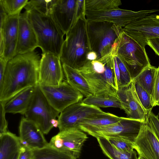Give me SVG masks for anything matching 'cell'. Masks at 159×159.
I'll return each instance as SVG.
<instances>
[{"label":"cell","instance_id":"f1b7e54d","mask_svg":"<svg viewBox=\"0 0 159 159\" xmlns=\"http://www.w3.org/2000/svg\"><path fill=\"white\" fill-rule=\"evenodd\" d=\"M120 0H85V10L103 11L119 8Z\"/></svg>","mask_w":159,"mask_h":159},{"label":"cell","instance_id":"83f0119b","mask_svg":"<svg viewBox=\"0 0 159 159\" xmlns=\"http://www.w3.org/2000/svg\"><path fill=\"white\" fill-rule=\"evenodd\" d=\"M157 70V68L150 65L133 80L138 83L148 93L151 99Z\"/></svg>","mask_w":159,"mask_h":159},{"label":"cell","instance_id":"44dd1931","mask_svg":"<svg viewBox=\"0 0 159 159\" xmlns=\"http://www.w3.org/2000/svg\"><path fill=\"white\" fill-rule=\"evenodd\" d=\"M35 86L29 87L19 92L6 103V113L24 115L32 99Z\"/></svg>","mask_w":159,"mask_h":159},{"label":"cell","instance_id":"52a82bcc","mask_svg":"<svg viewBox=\"0 0 159 159\" xmlns=\"http://www.w3.org/2000/svg\"><path fill=\"white\" fill-rule=\"evenodd\" d=\"M60 113L49 102L39 84L35 86L32 99L24 114L25 118L36 123L47 134L53 127H58L56 118Z\"/></svg>","mask_w":159,"mask_h":159},{"label":"cell","instance_id":"7c38bea8","mask_svg":"<svg viewBox=\"0 0 159 159\" xmlns=\"http://www.w3.org/2000/svg\"><path fill=\"white\" fill-rule=\"evenodd\" d=\"M103 112L99 107L86 104L83 101L70 105L62 111L58 118L59 132L78 128L84 120Z\"/></svg>","mask_w":159,"mask_h":159},{"label":"cell","instance_id":"e575fe53","mask_svg":"<svg viewBox=\"0 0 159 159\" xmlns=\"http://www.w3.org/2000/svg\"><path fill=\"white\" fill-rule=\"evenodd\" d=\"M146 124L152 130L159 141V120L152 111L149 113Z\"/></svg>","mask_w":159,"mask_h":159},{"label":"cell","instance_id":"74e56055","mask_svg":"<svg viewBox=\"0 0 159 159\" xmlns=\"http://www.w3.org/2000/svg\"><path fill=\"white\" fill-rule=\"evenodd\" d=\"M33 149L21 145L19 150L17 159H33Z\"/></svg>","mask_w":159,"mask_h":159},{"label":"cell","instance_id":"3957f363","mask_svg":"<svg viewBox=\"0 0 159 159\" xmlns=\"http://www.w3.org/2000/svg\"><path fill=\"white\" fill-rule=\"evenodd\" d=\"M85 13L81 16L66 34L60 56L62 64L76 69L88 61L87 55L91 51Z\"/></svg>","mask_w":159,"mask_h":159},{"label":"cell","instance_id":"484cf974","mask_svg":"<svg viewBox=\"0 0 159 159\" xmlns=\"http://www.w3.org/2000/svg\"><path fill=\"white\" fill-rule=\"evenodd\" d=\"M33 151V159H77L80 155L62 152L49 144L46 147Z\"/></svg>","mask_w":159,"mask_h":159},{"label":"cell","instance_id":"4fadbf2b","mask_svg":"<svg viewBox=\"0 0 159 159\" xmlns=\"http://www.w3.org/2000/svg\"><path fill=\"white\" fill-rule=\"evenodd\" d=\"M122 30L145 48L148 40L159 38V15H149L128 24Z\"/></svg>","mask_w":159,"mask_h":159},{"label":"cell","instance_id":"e0dca14e","mask_svg":"<svg viewBox=\"0 0 159 159\" xmlns=\"http://www.w3.org/2000/svg\"><path fill=\"white\" fill-rule=\"evenodd\" d=\"M119 97L123 110L128 118L146 123L150 112L141 103L136 93L133 81L128 86L119 88Z\"/></svg>","mask_w":159,"mask_h":159},{"label":"cell","instance_id":"ee69618b","mask_svg":"<svg viewBox=\"0 0 159 159\" xmlns=\"http://www.w3.org/2000/svg\"><path fill=\"white\" fill-rule=\"evenodd\" d=\"M157 118L159 120V111L158 112V113L157 115Z\"/></svg>","mask_w":159,"mask_h":159},{"label":"cell","instance_id":"5b68a950","mask_svg":"<svg viewBox=\"0 0 159 159\" xmlns=\"http://www.w3.org/2000/svg\"><path fill=\"white\" fill-rule=\"evenodd\" d=\"M87 25L90 48L97 53V60L111 53L123 28L105 21H88Z\"/></svg>","mask_w":159,"mask_h":159},{"label":"cell","instance_id":"4dcf8cb0","mask_svg":"<svg viewBox=\"0 0 159 159\" xmlns=\"http://www.w3.org/2000/svg\"><path fill=\"white\" fill-rule=\"evenodd\" d=\"M137 96L143 106L147 111H152L153 107L151 97L137 82L133 81Z\"/></svg>","mask_w":159,"mask_h":159},{"label":"cell","instance_id":"7bdbcfd3","mask_svg":"<svg viewBox=\"0 0 159 159\" xmlns=\"http://www.w3.org/2000/svg\"><path fill=\"white\" fill-rule=\"evenodd\" d=\"M138 159H143V158L141 157L140 156H139L138 158Z\"/></svg>","mask_w":159,"mask_h":159},{"label":"cell","instance_id":"d6a6232c","mask_svg":"<svg viewBox=\"0 0 159 159\" xmlns=\"http://www.w3.org/2000/svg\"><path fill=\"white\" fill-rule=\"evenodd\" d=\"M114 55L116 56L120 73V85L119 88L127 86L133 81L128 71L121 59L118 56Z\"/></svg>","mask_w":159,"mask_h":159},{"label":"cell","instance_id":"836d02e7","mask_svg":"<svg viewBox=\"0 0 159 159\" xmlns=\"http://www.w3.org/2000/svg\"><path fill=\"white\" fill-rule=\"evenodd\" d=\"M109 142L115 148L122 152L131 153L134 151V144L128 141L120 139L108 138Z\"/></svg>","mask_w":159,"mask_h":159},{"label":"cell","instance_id":"9a60e30c","mask_svg":"<svg viewBox=\"0 0 159 159\" xmlns=\"http://www.w3.org/2000/svg\"><path fill=\"white\" fill-rule=\"evenodd\" d=\"M88 138L84 132L75 128L59 132L51 139L48 144L62 152L80 155Z\"/></svg>","mask_w":159,"mask_h":159},{"label":"cell","instance_id":"ab89813d","mask_svg":"<svg viewBox=\"0 0 159 159\" xmlns=\"http://www.w3.org/2000/svg\"><path fill=\"white\" fill-rule=\"evenodd\" d=\"M8 61L0 57V85L2 83Z\"/></svg>","mask_w":159,"mask_h":159},{"label":"cell","instance_id":"f35d334b","mask_svg":"<svg viewBox=\"0 0 159 159\" xmlns=\"http://www.w3.org/2000/svg\"><path fill=\"white\" fill-rule=\"evenodd\" d=\"M147 44L154 51L155 53L159 56V38L148 40L147 41Z\"/></svg>","mask_w":159,"mask_h":159},{"label":"cell","instance_id":"ac0fdd59","mask_svg":"<svg viewBox=\"0 0 159 159\" xmlns=\"http://www.w3.org/2000/svg\"><path fill=\"white\" fill-rule=\"evenodd\" d=\"M19 133L21 145L33 150L41 149L48 145L39 127L25 117H22L21 119Z\"/></svg>","mask_w":159,"mask_h":159},{"label":"cell","instance_id":"30bf717a","mask_svg":"<svg viewBox=\"0 0 159 159\" xmlns=\"http://www.w3.org/2000/svg\"><path fill=\"white\" fill-rule=\"evenodd\" d=\"M159 9L143 10L135 11L119 8L103 11L85 10L88 21H107L123 28L128 24L143 18Z\"/></svg>","mask_w":159,"mask_h":159},{"label":"cell","instance_id":"277c9868","mask_svg":"<svg viewBox=\"0 0 159 159\" xmlns=\"http://www.w3.org/2000/svg\"><path fill=\"white\" fill-rule=\"evenodd\" d=\"M26 11L36 36L38 47L43 53H51L60 57L65 34L49 14L35 9Z\"/></svg>","mask_w":159,"mask_h":159},{"label":"cell","instance_id":"7402d4cb","mask_svg":"<svg viewBox=\"0 0 159 159\" xmlns=\"http://www.w3.org/2000/svg\"><path fill=\"white\" fill-rule=\"evenodd\" d=\"M62 66L66 81L71 86L84 97L93 95L87 81L77 69L64 64Z\"/></svg>","mask_w":159,"mask_h":159},{"label":"cell","instance_id":"f546056e","mask_svg":"<svg viewBox=\"0 0 159 159\" xmlns=\"http://www.w3.org/2000/svg\"><path fill=\"white\" fill-rule=\"evenodd\" d=\"M28 2V0H0V6L7 15H11L20 13Z\"/></svg>","mask_w":159,"mask_h":159},{"label":"cell","instance_id":"1f68e13d","mask_svg":"<svg viewBox=\"0 0 159 159\" xmlns=\"http://www.w3.org/2000/svg\"><path fill=\"white\" fill-rule=\"evenodd\" d=\"M51 0H34L29 1L24 7L26 11L35 9L45 14H49V7Z\"/></svg>","mask_w":159,"mask_h":159},{"label":"cell","instance_id":"603a6c76","mask_svg":"<svg viewBox=\"0 0 159 159\" xmlns=\"http://www.w3.org/2000/svg\"><path fill=\"white\" fill-rule=\"evenodd\" d=\"M21 146L19 137L8 131L0 134V159H12Z\"/></svg>","mask_w":159,"mask_h":159},{"label":"cell","instance_id":"d4e9b609","mask_svg":"<svg viewBox=\"0 0 159 159\" xmlns=\"http://www.w3.org/2000/svg\"><path fill=\"white\" fill-rule=\"evenodd\" d=\"M96 138L102 152L110 159H138L134 150L131 153L125 152L115 148L106 138L97 137Z\"/></svg>","mask_w":159,"mask_h":159},{"label":"cell","instance_id":"8fae6325","mask_svg":"<svg viewBox=\"0 0 159 159\" xmlns=\"http://www.w3.org/2000/svg\"><path fill=\"white\" fill-rule=\"evenodd\" d=\"M39 86L50 103L60 113L70 105L82 101L84 97L67 81L57 86Z\"/></svg>","mask_w":159,"mask_h":159},{"label":"cell","instance_id":"6da1fadb","mask_svg":"<svg viewBox=\"0 0 159 159\" xmlns=\"http://www.w3.org/2000/svg\"><path fill=\"white\" fill-rule=\"evenodd\" d=\"M41 58L34 50L17 54L7 61L0 85V101H7L23 89L39 84Z\"/></svg>","mask_w":159,"mask_h":159},{"label":"cell","instance_id":"7a4b0ae2","mask_svg":"<svg viewBox=\"0 0 159 159\" xmlns=\"http://www.w3.org/2000/svg\"><path fill=\"white\" fill-rule=\"evenodd\" d=\"M78 70L87 81L93 95L119 97L112 52L99 60L88 61Z\"/></svg>","mask_w":159,"mask_h":159},{"label":"cell","instance_id":"8992f818","mask_svg":"<svg viewBox=\"0 0 159 159\" xmlns=\"http://www.w3.org/2000/svg\"><path fill=\"white\" fill-rule=\"evenodd\" d=\"M112 52L121 59L132 81L145 68L151 65L145 48L123 30Z\"/></svg>","mask_w":159,"mask_h":159},{"label":"cell","instance_id":"d6986e66","mask_svg":"<svg viewBox=\"0 0 159 159\" xmlns=\"http://www.w3.org/2000/svg\"><path fill=\"white\" fill-rule=\"evenodd\" d=\"M38 47L36 36L28 18V12L20 13L18 17V30L16 55L34 50Z\"/></svg>","mask_w":159,"mask_h":159},{"label":"cell","instance_id":"5bb4252c","mask_svg":"<svg viewBox=\"0 0 159 159\" xmlns=\"http://www.w3.org/2000/svg\"><path fill=\"white\" fill-rule=\"evenodd\" d=\"M20 14L7 15L0 24V57L8 61L16 55Z\"/></svg>","mask_w":159,"mask_h":159},{"label":"cell","instance_id":"d590c367","mask_svg":"<svg viewBox=\"0 0 159 159\" xmlns=\"http://www.w3.org/2000/svg\"><path fill=\"white\" fill-rule=\"evenodd\" d=\"M151 100L153 107L159 106V66L157 68Z\"/></svg>","mask_w":159,"mask_h":159},{"label":"cell","instance_id":"8d00e7d4","mask_svg":"<svg viewBox=\"0 0 159 159\" xmlns=\"http://www.w3.org/2000/svg\"><path fill=\"white\" fill-rule=\"evenodd\" d=\"M7 101H0V134L8 131V123L5 118V106Z\"/></svg>","mask_w":159,"mask_h":159},{"label":"cell","instance_id":"2e32d148","mask_svg":"<svg viewBox=\"0 0 159 159\" xmlns=\"http://www.w3.org/2000/svg\"><path fill=\"white\" fill-rule=\"evenodd\" d=\"M59 57L51 53H43L39 66V84L56 86L63 78V70Z\"/></svg>","mask_w":159,"mask_h":159},{"label":"cell","instance_id":"4316f807","mask_svg":"<svg viewBox=\"0 0 159 159\" xmlns=\"http://www.w3.org/2000/svg\"><path fill=\"white\" fill-rule=\"evenodd\" d=\"M83 101L86 104L98 107H114L122 109L121 102L119 97L91 95L86 97Z\"/></svg>","mask_w":159,"mask_h":159},{"label":"cell","instance_id":"9c48e42d","mask_svg":"<svg viewBox=\"0 0 159 159\" xmlns=\"http://www.w3.org/2000/svg\"><path fill=\"white\" fill-rule=\"evenodd\" d=\"M144 123L138 120L121 117L116 123L93 128L85 133L96 138L120 139L134 144Z\"/></svg>","mask_w":159,"mask_h":159},{"label":"cell","instance_id":"ffe728a7","mask_svg":"<svg viewBox=\"0 0 159 159\" xmlns=\"http://www.w3.org/2000/svg\"><path fill=\"white\" fill-rule=\"evenodd\" d=\"M134 149L143 159H159V141L144 123L134 143Z\"/></svg>","mask_w":159,"mask_h":159},{"label":"cell","instance_id":"b9f144b4","mask_svg":"<svg viewBox=\"0 0 159 159\" xmlns=\"http://www.w3.org/2000/svg\"><path fill=\"white\" fill-rule=\"evenodd\" d=\"M19 152L17 153L15 156L13 157V158L12 159H17L18 155H19Z\"/></svg>","mask_w":159,"mask_h":159},{"label":"cell","instance_id":"ba28073f","mask_svg":"<svg viewBox=\"0 0 159 159\" xmlns=\"http://www.w3.org/2000/svg\"><path fill=\"white\" fill-rule=\"evenodd\" d=\"M49 14L66 34L78 19L85 13V0H52Z\"/></svg>","mask_w":159,"mask_h":159},{"label":"cell","instance_id":"60d3db41","mask_svg":"<svg viewBox=\"0 0 159 159\" xmlns=\"http://www.w3.org/2000/svg\"><path fill=\"white\" fill-rule=\"evenodd\" d=\"M97 53L92 50L89 52L87 55V59L88 61L97 60Z\"/></svg>","mask_w":159,"mask_h":159},{"label":"cell","instance_id":"cb8c5ba5","mask_svg":"<svg viewBox=\"0 0 159 159\" xmlns=\"http://www.w3.org/2000/svg\"><path fill=\"white\" fill-rule=\"evenodd\" d=\"M121 118V117L112 114L103 112L84 120L79 124L78 128L86 132L93 128L116 123L119 121Z\"/></svg>","mask_w":159,"mask_h":159}]
</instances>
